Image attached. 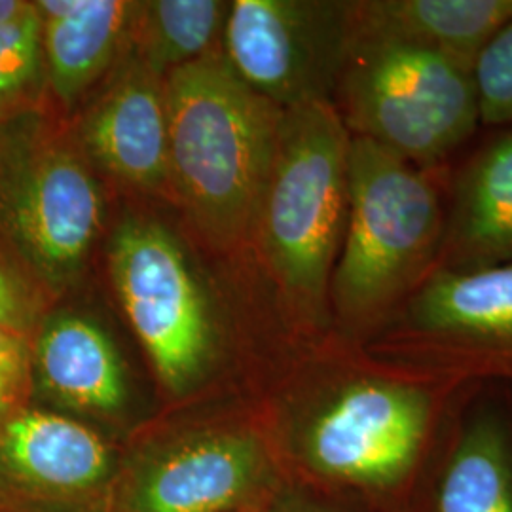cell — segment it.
I'll use <instances>...</instances> for the list:
<instances>
[{
	"label": "cell",
	"instance_id": "6da1fadb",
	"mask_svg": "<svg viewBox=\"0 0 512 512\" xmlns=\"http://www.w3.org/2000/svg\"><path fill=\"white\" fill-rule=\"evenodd\" d=\"M469 380L404 361L357 372L296 431L294 467L365 512H418L461 414L456 395Z\"/></svg>",
	"mask_w": 512,
	"mask_h": 512
},
{
	"label": "cell",
	"instance_id": "7a4b0ae2",
	"mask_svg": "<svg viewBox=\"0 0 512 512\" xmlns=\"http://www.w3.org/2000/svg\"><path fill=\"white\" fill-rule=\"evenodd\" d=\"M164 99L171 175L186 207L219 241L245 236L258 222L283 109L213 52L167 74Z\"/></svg>",
	"mask_w": 512,
	"mask_h": 512
},
{
	"label": "cell",
	"instance_id": "3957f363",
	"mask_svg": "<svg viewBox=\"0 0 512 512\" xmlns=\"http://www.w3.org/2000/svg\"><path fill=\"white\" fill-rule=\"evenodd\" d=\"M346 232L330 293L342 319L368 325L408 293L439 253L446 230L439 190L387 148L349 141Z\"/></svg>",
	"mask_w": 512,
	"mask_h": 512
},
{
	"label": "cell",
	"instance_id": "277c9868",
	"mask_svg": "<svg viewBox=\"0 0 512 512\" xmlns=\"http://www.w3.org/2000/svg\"><path fill=\"white\" fill-rule=\"evenodd\" d=\"M349 141L330 101L283 110L256 226L279 285L308 315L325 304L346 232Z\"/></svg>",
	"mask_w": 512,
	"mask_h": 512
},
{
	"label": "cell",
	"instance_id": "5b68a950",
	"mask_svg": "<svg viewBox=\"0 0 512 512\" xmlns=\"http://www.w3.org/2000/svg\"><path fill=\"white\" fill-rule=\"evenodd\" d=\"M338 84L349 133L418 167L439 164L480 124L473 73L420 48L349 40Z\"/></svg>",
	"mask_w": 512,
	"mask_h": 512
},
{
	"label": "cell",
	"instance_id": "8992f818",
	"mask_svg": "<svg viewBox=\"0 0 512 512\" xmlns=\"http://www.w3.org/2000/svg\"><path fill=\"white\" fill-rule=\"evenodd\" d=\"M110 272L131 327L173 393L196 384L213 348L207 300L173 236L128 219L112 236Z\"/></svg>",
	"mask_w": 512,
	"mask_h": 512
},
{
	"label": "cell",
	"instance_id": "52a82bcc",
	"mask_svg": "<svg viewBox=\"0 0 512 512\" xmlns=\"http://www.w3.org/2000/svg\"><path fill=\"white\" fill-rule=\"evenodd\" d=\"M224 44L239 80L279 109L330 101L348 55V4L236 0Z\"/></svg>",
	"mask_w": 512,
	"mask_h": 512
},
{
	"label": "cell",
	"instance_id": "ba28073f",
	"mask_svg": "<svg viewBox=\"0 0 512 512\" xmlns=\"http://www.w3.org/2000/svg\"><path fill=\"white\" fill-rule=\"evenodd\" d=\"M395 349L404 363L467 378L512 376V262L431 272L408 300Z\"/></svg>",
	"mask_w": 512,
	"mask_h": 512
},
{
	"label": "cell",
	"instance_id": "9c48e42d",
	"mask_svg": "<svg viewBox=\"0 0 512 512\" xmlns=\"http://www.w3.org/2000/svg\"><path fill=\"white\" fill-rule=\"evenodd\" d=\"M103 203L86 167L65 150L31 165L12 196L10 222L23 251L54 281L71 279L90 253Z\"/></svg>",
	"mask_w": 512,
	"mask_h": 512
},
{
	"label": "cell",
	"instance_id": "30bf717a",
	"mask_svg": "<svg viewBox=\"0 0 512 512\" xmlns=\"http://www.w3.org/2000/svg\"><path fill=\"white\" fill-rule=\"evenodd\" d=\"M270 469L266 448L251 435L186 440L143 471L124 512H226L251 497Z\"/></svg>",
	"mask_w": 512,
	"mask_h": 512
},
{
	"label": "cell",
	"instance_id": "8fae6325",
	"mask_svg": "<svg viewBox=\"0 0 512 512\" xmlns=\"http://www.w3.org/2000/svg\"><path fill=\"white\" fill-rule=\"evenodd\" d=\"M93 158L124 183L156 188L171 175L164 88L147 65L122 74L84 124Z\"/></svg>",
	"mask_w": 512,
	"mask_h": 512
},
{
	"label": "cell",
	"instance_id": "7c38bea8",
	"mask_svg": "<svg viewBox=\"0 0 512 512\" xmlns=\"http://www.w3.org/2000/svg\"><path fill=\"white\" fill-rule=\"evenodd\" d=\"M348 12L349 40L420 48L473 73L482 48L512 21V0H376Z\"/></svg>",
	"mask_w": 512,
	"mask_h": 512
},
{
	"label": "cell",
	"instance_id": "4fadbf2b",
	"mask_svg": "<svg viewBox=\"0 0 512 512\" xmlns=\"http://www.w3.org/2000/svg\"><path fill=\"white\" fill-rule=\"evenodd\" d=\"M109 471V448L78 421L25 410L0 431V473L37 494H84Z\"/></svg>",
	"mask_w": 512,
	"mask_h": 512
},
{
	"label": "cell",
	"instance_id": "5bb4252c",
	"mask_svg": "<svg viewBox=\"0 0 512 512\" xmlns=\"http://www.w3.org/2000/svg\"><path fill=\"white\" fill-rule=\"evenodd\" d=\"M418 512H512V418L501 406L461 410Z\"/></svg>",
	"mask_w": 512,
	"mask_h": 512
},
{
	"label": "cell",
	"instance_id": "9a60e30c",
	"mask_svg": "<svg viewBox=\"0 0 512 512\" xmlns=\"http://www.w3.org/2000/svg\"><path fill=\"white\" fill-rule=\"evenodd\" d=\"M442 247L456 270L512 262V131L459 177Z\"/></svg>",
	"mask_w": 512,
	"mask_h": 512
},
{
	"label": "cell",
	"instance_id": "2e32d148",
	"mask_svg": "<svg viewBox=\"0 0 512 512\" xmlns=\"http://www.w3.org/2000/svg\"><path fill=\"white\" fill-rule=\"evenodd\" d=\"M42 52L55 92L74 103L109 67L133 4L120 0H42Z\"/></svg>",
	"mask_w": 512,
	"mask_h": 512
},
{
	"label": "cell",
	"instance_id": "e0dca14e",
	"mask_svg": "<svg viewBox=\"0 0 512 512\" xmlns=\"http://www.w3.org/2000/svg\"><path fill=\"white\" fill-rule=\"evenodd\" d=\"M37 365L44 387L73 408L114 412L126 401L122 361L109 336L88 319L52 321L38 340Z\"/></svg>",
	"mask_w": 512,
	"mask_h": 512
},
{
	"label": "cell",
	"instance_id": "ac0fdd59",
	"mask_svg": "<svg viewBox=\"0 0 512 512\" xmlns=\"http://www.w3.org/2000/svg\"><path fill=\"white\" fill-rule=\"evenodd\" d=\"M217 0H156L143 6L145 65L150 73H171L207 54L220 23L228 18Z\"/></svg>",
	"mask_w": 512,
	"mask_h": 512
},
{
	"label": "cell",
	"instance_id": "d6986e66",
	"mask_svg": "<svg viewBox=\"0 0 512 512\" xmlns=\"http://www.w3.org/2000/svg\"><path fill=\"white\" fill-rule=\"evenodd\" d=\"M480 124H512V21L482 48L473 65Z\"/></svg>",
	"mask_w": 512,
	"mask_h": 512
},
{
	"label": "cell",
	"instance_id": "ffe728a7",
	"mask_svg": "<svg viewBox=\"0 0 512 512\" xmlns=\"http://www.w3.org/2000/svg\"><path fill=\"white\" fill-rule=\"evenodd\" d=\"M42 21L37 6L21 18L0 25V97L21 92L38 71Z\"/></svg>",
	"mask_w": 512,
	"mask_h": 512
},
{
	"label": "cell",
	"instance_id": "44dd1931",
	"mask_svg": "<svg viewBox=\"0 0 512 512\" xmlns=\"http://www.w3.org/2000/svg\"><path fill=\"white\" fill-rule=\"evenodd\" d=\"M27 378V349L16 330L0 327V418L18 403Z\"/></svg>",
	"mask_w": 512,
	"mask_h": 512
},
{
	"label": "cell",
	"instance_id": "7402d4cb",
	"mask_svg": "<svg viewBox=\"0 0 512 512\" xmlns=\"http://www.w3.org/2000/svg\"><path fill=\"white\" fill-rule=\"evenodd\" d=\"M25 313V298L18 281L0 264V327L19 329Z\"/></svg>",
	"mask_w": 512,
	"mask_h": 512
},
{
	"label": "cell",
	"instance_id": "603a6c76",
	"mask_svg": "<svg viewBox=\"0 0 512 512\" xmlns=\"http://www.w3.org/2000/svg\"><path fill=\"white\" fill-rule=\"evenodd\" d=\"M33 4L29 2H19V0H0V25L12 23L16 19L25 16Z\"/></svg>",
	"mask_w": 512,
	"mask_h": 512
},
{
	"label": "cell",
	"instance_id": "cb8c5ba5",
	"mask_svg": "<svg viewBox=\"0 0 512 512\" xmlns=\"http://www.w3.org/2000/svg\"><path fill=\"white\" fill-rule=\"evenodd\" d=\"M289 512H325L323 509H317V507H311V505H294L289 509Z\"/></svg>",
	"mask_w": 512,
	"mask_h": 512
}]
</instances>
